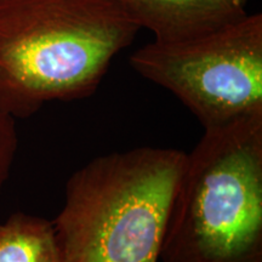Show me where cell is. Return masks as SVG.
Here are the masks:
<instances>
[{"instance_id":"6","label":"cell","mask_w":262,"mask_h":262,"mask_svg":"<svg viewBox=\"0 0 262 262\" xmlns=\"http://www.w3.org/2000/svg\"><path fill=\"white\" fill-rule=\"evenodd\" d=\"M0 262H61L51 222L24 212L0 222Z\"/></svg>"},{"instance_id":"2","label":"cell","mask_w":262,"mask_h":262,"mask_svg":"<svg viewBox=\"0 0 262 262\" xmlns=\"http://www.w3.org/2000/svg\"><path fill=\"white\" fill-rule=\"evenodd\" d=\"M185 160L182 150L139 147L78 169L51 222L61 262H159Z\"/></svg>"},{"instance_id":"3","label":"cell","mask_w":262,"mask_h":262,"mask_svg":"<svg viewBox=\"0 0 262 262\" xmlns=\"http://www.w3.org/2000/svg\"><path fill=\"white\" fill-rule=\"evenodd\" d=\"M162 262H262V114L205 129L186 155Z\"/></svg>"},{"instance_id":"5","label":"cell","mask_w":262,"mask_h":262,"mask_svg":"<svg viewBox=\"0 0 262 262\" xmlns=\"http://www.w3.org/2000/svg\"><path fill=\"white\" fill-rule=\"evenodd\" d=\"M137 27L156 41H179L234 21L249 0H114Z\"/></svg>"},{"instance_id":"7","label":"cell","mask_w":262,"mask_h":262,"mask_svg":"<svg viewBox=\"0 0 262 262\" xmlns=\"http://www.w3.org/2000/svg\"><path fill=\"white\" fill-rule=\"evenodd\" d=\"M15 118L0 112V191L9 178L17 150Z\"/></svg>"},{"instance_id":"4","label":"cell","mask_w":262,"mask_h":262,"mask_svg":"<svg viewBox=\"0 0 262 262\" xmlns=\"http://www.w3.org/2000/svg\"><path fill=\"white\" fill-rule=\"evenodd\" d=\"M130 64L175 95L204 129L262 114L261 14L183 40H153L131 55Z\"/></svg>"},{"instance_id":"1","label":"cell","mask_w":262,"mask_h":262,"mask_svg":"<svg viewBox=\"0 0 262 262\" xmlns=\"http://www.w3.org/2000/svg\"><path fill=\"white\" fill-rule=\"evenodd\" d=\"M139 31L114 0H0V112L90 96Z\"/></svg>"}]
</instances>
